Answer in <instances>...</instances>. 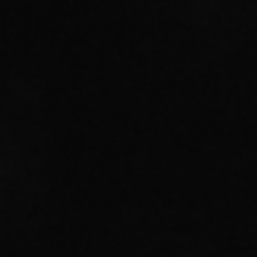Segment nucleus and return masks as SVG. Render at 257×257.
I'll use <instances>...</instances> for the list:
<instances>
[]
</instances>
